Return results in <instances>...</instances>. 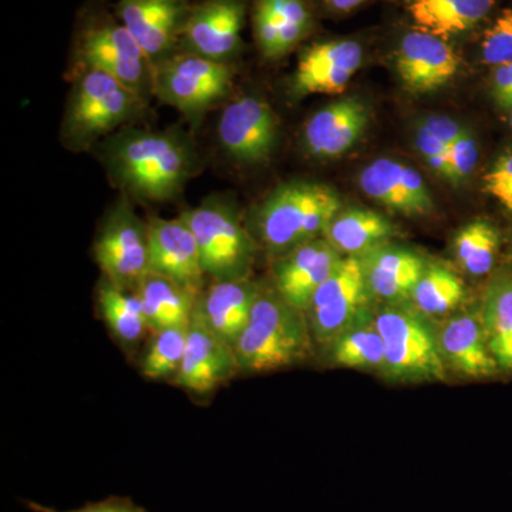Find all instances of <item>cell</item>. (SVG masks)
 I'll return each mask as SVG.
<instances>
[{
  "instance_id": "32",
  "label": "cell",
  "mask_w": 512,
  "mask_h": 512,
  "mask_svg": "<svg viewBox=\"0 0 512 512\" xmlns=\"http://www.w3.org/2000/svg\"><path fill=\"white\" fill-rule=\"evenodd\" d=\"M501 248V235L490 221L476 220L464 225L454 237V255L468 275H490Z\"/></svg>"
},
{
  "instance_id": "34",
  "label": "cell",
  "mask_w": 512,
  "mask_h": 512,
  "mask_svg": "<svg viewBox=\"0 0 512 512\" xmlns=\"http://www.w3.org/2000/svg\"><path fill=\"white\" fill-rule=\"evenodd\" d=\"M480 56L481 62L493 69L512 64V8L501 10L484 30Z\"/></svg>"
},
{
  "instance_id": "30",
  "label": "cell",
  "mask_w": 512,
  "mask_h": 512,
  "mask_svg": "<svg viewBox=\"0 0 512 512\" xmlns=\"http://www.w3.org/2000/svg\"><path fill=\"white\" fill-rule=\"evenodd\" d=\"M329 349L333 365L383 375L386 372V350L373 319L343 333Z\"/></svg>"
},
{
  "instance_id": "41",
  "label": "cell",
  "mask_w": 512,
  "mask_h": 512,
  "mask_svg": "<svg viewBox=\"0 0 512 512\" xmlns=\"http://www.w3.org/2000/svg\"><path fill=\"white\" fill-rule=\"evenodd\" d=\"M366 2L367 0H322L323 6L335 15H346Z\"/></svg>"
},
{
  "instance_id": "27",
  "label": "cell",
  "mask_w": 512,
  "mask_h": 512,
  "mask_svg": "<svg viewBox=\"0 0 512 512\" xmlns=\"http://www.w3.org/2000/svg\"><path fill=\"white\" fill-rule=\"evenodd\" d=\"M396 225L384 215L365 208L342 210L330 222L323 238L340 255L360 258L397 237Z\"/></svg>"
},
{
  "instance_id": "42",
  "label": "cell",
  "mask_w": 512,
  "mask_h": 512,
  "mask_svg": "<svg viewBox=\"0 0 512 512\" xmlns=\"http://www.w3.org/2000/svg\"><path fill=\"white\" fill-rule=\"evenodd\" d=\"M508 123H510V127L512 130V111H510V120H508Z\"/></svg>"
},
{
  "instance_id": "8",
  "label": "cell",
  "mask_w": 512,
  "mask_h": 512,
  "mask_svg": "<svg viewBox=\"0 0 512 512\" xmlns=\"http://www.w3.org/2000/svg\"><path fill=\"white\" fill-rule=\"evenodd\" d=\"M232 84L228 63L183 52L154 64L151 90L158 99L185 114L202 111L227 96Z\"/></svg>"
},
{
  "instance_id": "20",
  "label": "cell",
  "mask_w": 512,
  "mask_h": 512,
  "mask_svg": "<svg viewBox=\"0 0 512 512\" xmlns=\"http://www.w3.org/2000/svg\"><path fill=\"white\" fill-rule=\"evenodd\" d=\"M369 121L370 110L362 100L346 97L333 101L306 121V150L320 160L342 157L359 143Z\"/></svg>"
},
{
  "instance_id": "40",
  "label": "cell",
  "mask_w": 512,
  "mask_h": 512,
  "mask_svg": "<svg viewBox=\"0 0 512 512\" xmlns=\"http://www.w3.org/2000/svg\"><path fill=\"white\" fill-rule=\"evenodd\" d=\"M424 130L429 131L434 137L443 141L448 148L453 146L454 141L460 136L464 127H461L456 120L450 119L447 116H431L427 117L423 123L420 124Z\"/></svg>"
},
{
  "instance_id": "18",
  "label": "cell",
  "mask_w": 512,
  "mask_h": 512,
  "mask_svg": "<svg viewBox=\"0 0 512 512\" xmlns=\"http://www.w3.org/2000/svg\"><path fill=\"white\" fill-rule=\"evenodd\" d=\"M121 25L136 39L151 64L173 55L188 10L181 0H117Z\"/></svg>"
},
{
  "instance_id": "26",
  "label": "cell",
  "mask_w": 512,
  "mask_h": 512,
  "mask_svg": "<svg viewBox=\"0 0 512 512\" xmlns=\"http://www.w3.org/2000/svg\"><path fill=\"white\" fill-rule=\"evenodd\" d=\"M478 312L500 373H512V266L491 275Z\"/></svg>"
},
{
  "instance_id": "16",
  "label": "cell",
  "mask_w": 512,
  "mask_h": 512,
  "mask_svg": "<svg viewBox=\"0 0 512 512\" xmlns=\"http://www.w3.org/2000/svg\"><path fill=\"white\" fill-rule=\"evenodd\" d=\"M362 63L363 46L355 39L315 43L299 57L292 92L298 97L343 93Z\"/></svg>"
},
{
  "instance_id": "4",
  "label": "cell",
  "mask_w": 512,
  "mask_h": 512,
  "mask_svg": "<svg viewBox=\"0 0 512 512\" xmlns=\"http://www.w3.org/2000/svg\"><path fill=\"white\" fill-rule=\"evenodd\" d=\"M373 322L384 342L386 372L397 382H440L446 379L437 330L410 303L383 305Z\"/></svg>"
},
{
  "instance_id": "22",
  "label": "cell",
  "mask_w": 512,
  "mask_h": 512,
  "mask_svg": "<svg viewBox=\"0 0 512 512\" xmlns=\"http://www.w3.org/2000/svg\"><path fill=\"white\" fill-rule=\"evenodd\" d=\"M252 23L262 55L279 59L311 33L312 9L308 0H255Z\"/></svg>"
},
{
  "instance_id": "2",
  "label": "cell",
  "mask_w": 512,
  "mask_h": 512,
  "mask_svg": "<svg viewBox=\"0 0 512 512\" xmlns=\"http://www.w3.org/2000/svg\"><path fill=\"white\" fill-rule=\"evenodd\" d=\"M312 342L305 313L278 292L261 289L234 348L239 372L269 373L298 365L311 355Z\"/></svg>"
},
{
  "instance_id": "39",
  "label": "cell",
  "mask_w": 512,
  "mask_h": 512,
  "mask_svg": "<svg viewBox=\"0 0 512 512\" xmlns=\"http://www.w3.org/2000/svg\"><path fill=\"white\" fill-rule=\"evenodd\" d=\"M491 96L501 110L512 111V64L494 67L490 77Z\"/></svg>"
},
{
  "instance_id": "28",
  "label": "cell",
  "mask_w": 512,
  "mask_h": 512,
  "mask_svg": "<svg viewBox=\"0 0 512 512\" xmlns=\"http://www.w3.org/2000/svg\"><path fill=\"white\" fill-rule=\"evenodd\" d=\"M136 293L143 303L148 329L154 333L190 326L192 315L200 301V293L190 291L153 272H148L141 279Z\"/></svg>"
},
{
  "instance_id": "17",
  "label": "cell",
  "mask_w": 512,
  "mask_h": 512,
  "mask_svg": "<svg viewBox=\"0 0 512 512\" xmlns=\"http://www.w3.org/2000/svg\"><path fill=\"white\" fill-rule=\"evenodd\" d=\"M345 256L325 238L305 242L281 255L274 266L275 291L292 308L308 311L316 291L325 284Z\"/></svg>"
},
{
  "instance_id": "31",
  "label": "cell",
  "mask_w": 512,
  "mask_h": 512,
  "mask_svg": "<svg viewBox=\"0 0 512 512\" xmlns=\"http://www.w3.org/2000/svg\"><path fill=\"white\" fill-rule=\"evenodd\" d=\"M99 308L111 332L124 345H137L144 333L150 330L137 293L131 295L110 282H104L99 289Z\"/></svg>"
},
{
  "instance_id": "12",
  "label": "cell",
  "mask_w": 512,
  "mask_h": 512,
  "mask_svg": "<svg viewBox=\"0 0 512 512\" xmlns=\"http://www.w3.org/2000/svg\"><path fill=\"white\" fill-rule=\"evenodd\" d=\"M461 57L448 40L414 28L404 33L394 53V67L406 92L427 94L457 76Z\"/></svg>"
},
{
  "instance_id": "29",
  "label": "cell",
  "mask_w": 512,
  "mask_h": 512,
  "mask_svg": "<svg viewBox=\"0 0 512 512\" xmlns=\"http://www.w3.org/2000/svg\"><path fill=\"white\" fill-rule=\"evenodd\" d=\"M467 296L463 279L446 265L427 264L410 298V305L426 318L456 311Z\"/></svg>"
},
{
  "instance_id": "25",
  "label": "cell",
  "mask_w": 512,
  "mask_h": 512,
  "mask_svg": "<svg viewBox=\"0 0 512 512\" xmlns=\"http://www.w3.org/2000/svg\"><path fill=\"white\" fill-rule=\"evenodd\" d=\"M497 0H406L414 28L450 40L490 18Z\"/></svg>"
},
{
  "instance_id": "24",
  "label": "cell",
  "mask_w": 512,
  "mask_h": 512,
  "mask_svg": "<svg viewBox=\"0 0 512 512\" xmlns=\"http://www.w3.org/2000/svg\"><path fill=\"white\" fill-rule=\"evenodd\" d=\"M261 288L249 279L215 282L200 296L197 311L208 328L231 348L247 328Z\"/></svg>"
},
{
  "instance_id": "1",
  "label": "cell",
  "mask_w": 512,
  "mask_h": 512,
  "mask_svg": "<svg viewBox=\"0 0 512 512\" xmlns=\"http://www.w3.org/2000/svg\"><path fill=\"white\" fill-rule=\"evenodd\" d=\"M106 160L121 187L148 201L177 197L197 168L191 144L160 131H123L110 141Z\"/></svg>"
},
{
  "instance_id": "36",
  "label": "cell",
  "mask_w": 512,
  "mask_h": 512,
  "mask_svg": "<svg viewBox=\"0 0 512 512\" xmlns=\"http://www.w3.org/2000/svg\"><path fill=\"white\" fill-rule=\"evenodd\" d=\"M484 190L512 212V148L500 154L484 175Z\"/></svg>"
},
{
  "instance_id": "23",
  "label": "cell",
  "mask_w": 512,
  "mask_h": 512,
  "mask_svg": "<svg viewBox=\"0 0 512 512\" xmlns=\"http://www.w3.org/2000/svg\"><path fill=\"white\" fill-rule=\"evenodd\" d=\"M441 355L446 365L471 379L500 375L497 362L488 348L480 312L451 316L437 330Z\"/></svg>"
},
{
  "instance_id": "21",
  "label": "cell",
  "mask_w": 512,
  "mask_h": 512,
  "mask_svg": "<svg viewBox=\"0 0 512 512\" xmlns=\"http://www.w3.org/2000/svg\"><path fill=\"white\" fill-rule=\"evenodd\" d=\"M370 295L383 305L409 303L427 262L412 249L392 242L360 256Z\"/></svg>"
},
{
  "instance_id": "9",
  "label": "cell",
  "mask_w": 512,
  "mask_h": 512,
  "mask_svg": "<svg viewBox=\"0 0 512 512\" xmlns=\"http://www.w3.org/2000/svg\"><path fill=\"white\" fill-rule=\"evenodd\" d=\"M97 264L107 282L123 291L137 288L148 268V224L121 201L110 212L94 247Z\"/></svg>"
},
{
  "instance_id": "33",
  "label": "cell",
  "mask_w": 512,
  "mask_h": 512,
  "mask_svg": "<svg viewBox=\"0 0 512 512\" xmlns=\"http://www.w3.org/2000/svg\"><path fill=\"white\" fill-rule=\"evenodd\" d=\"M187 336L188 326L157 332L141 362L143 376L151 380L177 376L183 363Z\"/></svg>"
},
{
  "instance_id": "38",
  "label": "cell",
  "mask_w": 512,
  "mask_h": 512,
  "mask_svg": "<svg viewBox=\"0 0 512 512\" xmlns=\"http://www.w3.org/2000/svg\"><path fill=\"white\" fill-rule=\"evenodd\" d=\"M26 507L33 512H148L146 508L134 503L131 498L117 497V495L104 498L101 501H94V503H86L76 510L60 511L57 508L35 503V501H26Z\"/></svg>"
},
{
  "instance_id": "5",
  "label": "cell",
  "mask_w": 512,
  "mask_h": 512,
  "mask_svg": "<svg viewBox=\"0 0 512 512\" xmlns=\"http://www.w3.org/2000/svg\"><path fill=\"white\" fill-rule=\"evenodd\" d=\"M181 217L197 239L205 274L215 282L248 278L254 264L255 241L232 202L210 197Z\"/></svg>"
},
{
  "instance_id": "37",
  "label": "cell",
  "mask_w": 512,
  "mask_h": 512,
  "mask_svg": "<svg viewBox=\"0 0 512 512\" xmlns=\"http://www.w3.org/2000/svg\"><path fill=\"white\" fill-rule=\"evenodd\" d=\"M416 147L434 174L453 183L450 161H448V147L439 138L434 137L429 131L419 127L417 130Z\"/></svg>"
},
{
  "instance_id": "10",
  "label": "cell",
  "mask_w": 512,
  "mask_h": 512,
  "mask_svg": "<svg viewBox=\"0 0 512 512\" xmlns=\"http://www.w3.org/2000/svg\"><path fill=\"white\" fill-rule=\"evenodd\" d=\"M77 56L87 69L109 74L140 96L151 90L153 64L121 23L100 22L84 30Z\"/></svg>"
},
{
  "instance_id": "14",
  "label": "cell",
  "mask_w": 512,
  "mask_h": 512,
  "mask_svg": "<svg viewBox=\"0 0 512 512\" xmlns=\"http://www.w3.org/2000/svg\"><path fill=\"white\" fill-rule=\"evenodd\" d=\"M239 372L234 348L218 338L197 308L188 326L187 346L180 372L173 383L187 392L208 394Z\"/></svg>"
},
{
  "instance_id": "15",
  "label": "cell",
  "mask_w": 512,
  "mask_h": 512,
  "mask_svg": "<svg viewBox=\"0 0 512 512\" xmlns=\"http://www.w3.org/2000/svg\"><path fill=\"white\" fill-rule=\"evenodd\" d=\"M148 224V268L175 284L200 293L205 274L200 249L190 225L175 220L151 218Z\"/></svg>"
},
{
  "instance_id": "3",
  "label": "cell",
  "mask_w": 512,
  "mask_h": 512,
  "mask_svg": "<svg viewBox=\"0 0 512 512\" xmlns=\"http://www.w3.org/2000/svg\"><path fill=\"white\" fill-rule=\"evenodd\" d=\"M342 211L338 192L329 185L298 181L276 188L254 215L259 241L276 254L323 238Z\"/></svg>"
},
{
  "instance_id": "13",
  "label": "cell",
  "mask_w": 512,
  "mask_h": 512,
  "mask_svg": "<svg viewBox=\"0 0 512 512\" xmlns=\"http://www.w3.org/2000/svg\"><path fill=\"white\" fill-rule=\"evenodd\" d=\"M218 138L222 148L244 164H261L274 153L278 138V119L266 101L244 96L225 107Z\"/></svg>"
},
{
  "instance_id": "19",
  "label": "cell",
  "mask_w": 512,
  "mask_h": 512,
  "mask_svg": "<svg viewBox=\"0 0 512 512\" xmlns=\"http://www.w3.org/2000/svg\"><path fill=\"white\" fill-rule=\"evenodd\" d=\"M360 188L387 211L404 217H420L433 211V195L423 177L409 165L379 158L359 177Z\"/></svg>"
},
{
  "instance_id": "11",
  "label": "cell",
  "mask_w": 512,
  "mask_h": 512,
  "mask_svg": "<svg viewBox=\"0 0 512 512\" xmlns=\"http://www.w3.org/2000/svg\"><path fill=\"white\" fill-rule=\"evenodd\" d=\"M245 0H202L188 10L180 33L184 52L227 63L241 47Z\"/></svg>"
},
{
  "instance_id": "6",
  "label": "cell",
  "mask_w": 512,
  "mask_h": 512,
  "mask_svg": "<svg viewBox=\"0 0 512 512\" xmlns=\"http://www.w3.org/2000/svg\"><path fill=\"white\" fill-rule=\"evenodd\" d=\"M143 96L99 70L87 69L74 86L63 137L70 146L87 147L97 138L133 119L143 107Z\"/></svg>"
},
{
  "instance_id": "35",
  "label": "cell",
  "mask_w": 512,
  "mask_h": 512,
  "mask_svg": "<svg viewBox=\"0 0 512 512\" xmlns=\"http://www.w3.org/2000/svg\"><path fill=\"white\" fill-rule=\"evenodd\" d=\"M478 160H480V151H478L476 137L471 130L464 128L453 146L448 148L453 184L461 183L471 177V174L476 171Z\"/></svg>"
},
{
  "instance_id": "7",
  "label": "cell",
  "mask_w": 512,
  "mask_h": 512,
  "mask_svg": "<svg viewBox=\"0 0 512 512\" xmlns=\"http://www.w3.org/2000/svg\"><path fill=\"white\" fill-rule=\"evenodd\" d=\"M372 301L360 259L345 256L316 291L305 313L313 340L330 346L343 333L369 322L375 315L370 309Z\"/></svg>"
}]
</instances>
